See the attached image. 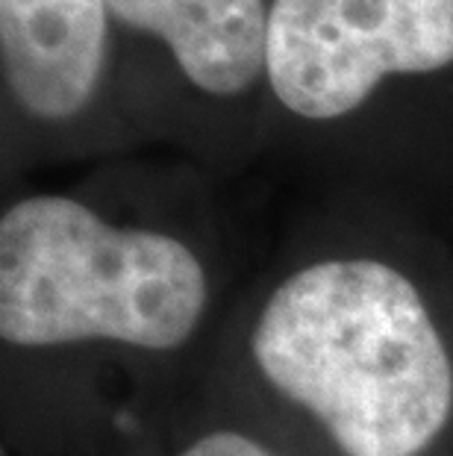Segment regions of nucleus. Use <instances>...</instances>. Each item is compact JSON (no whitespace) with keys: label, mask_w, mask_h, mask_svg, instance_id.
<instances>
[{"label":"nucleus","mask_w":453,"mask_h":456,"mask_svg":"<svg viewBox=\"0 0 453 456\" xmlns=\"http://www.w3.org/2000/svg\"><path fill=\"white\" fill-rule=\"evenodd\" d=\"M250 351L344 456H418L453 412V365L430 309L377 259H327L283 280Z\"/></svg>","instance_id":"obj_1"},{"label":"nucleus","mask_w":453,"mask_h":456,"mask_svg":"<svg viewBox=\"0 0 453 456\" xmlns=\"http://www.w3.org/2000/svg\"><path fill=\"white\" fill-rule=\"evenodd\" d=\"M204 309V265L166 232L112 227L53 195L18 200L0 218V336L9 345L103 338L171 351Z\"/></svg>","instance_id":"obj_2"},{"label":"nucleus","mask_w":453,"mask_h":456,"mask_svg":"<svg viewBox=\"0 0 453 456\" xmlns=\"http://www.w3.org/2000/svg\"><path fill=\"white\" fill-rule=\"evenodd\" d=\"M453 62V0H274L265 74L286 110L330 121L389 74Z\"/></svg>","instance_id":"obj_3"},{"label":"nucleus","mask_w":453,"mask_h":456,"mask_svg":"<svg viewBox=\"0 0 453 456\" xmlns=\"http://www.w3.org/2000/svg\"><path fill=\"white\" fill-rule=\"evenodd\" d=\"M106 0H0L9 92L44 121L71 118L103 71Z\"/></svg>","instance_id":"obj_4"},{"label":"nucleus","mask_w":453,"mask_h":456,"mask_svg":"<svg viewBox=\"0 0 453 456\" xmlns=\"http://www.w3.org/2000/svg\"><path fill=\"white\" fill-rule=\"evenodd\" d=\"M133 30L159 36L182 74L209 94H239L265 68V0H106Z\"/></svg>","instance_id":"obj_5"},{"label":"nucleus","mask_w":453,"mask_h":456,"mask_svg":"<svg viewBox=\"0 0 453 456\" xmlns=\"http://www.w3.org/2000/svg\"><path fill=\"white\" fill-rule=\"evenodd\" d=\"M180 456H274L265 444L250 439L236 430H215L198 439L191 448H186Z\"/></svg>","instance_id":"obj_6"}]
</instances>
